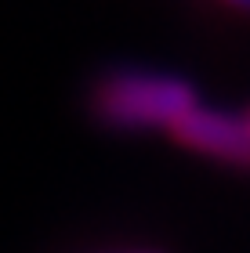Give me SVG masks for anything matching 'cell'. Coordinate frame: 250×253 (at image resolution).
Instances as JSON below:
<instances>
[{"mask_svg":"<svg viewBox=\"0 0 250 253\" xmlns=\"http://www.w3.org/2000/svg\"><path fill=\"white\" fill-rule=\"evenodd\" d=\"M200 105L189 80L167 73H123L105 76L95 87V112L116 130H174L181 116Z\"/></svg>","mask_w":250,"mask_h":253,"instance_id":"1","label":"cell"},{"mask_svg":"<svg viewBox=\"0 0 250 253\" xmlns=\"http://www.w3.org/2000/svg\"><path fill=\"white\" fill-rule=\"evenodd\" d=\"M170 137L207 159L250 170V112L240 116V112L196 105L189 116H181L174 123Z\"/></svg>","mask_w":250,"mask_h":253,"instance_id":"2","label":"cell"},{"mask_svg":"<svg viewBox=\"0 0 250 253\" xmlns=\"http://www.w3.org/2000/svg\"><path fill=\"white\" fill-rule=\"evenodd\" d=\"M221 4H229L236 11H243V15H250V0H221Z\"/></svg>","mask_w":250,"mask_h":253,"instance_id":"3","label":"cell"},{"mask_svg":"<svg viewBox=\"0 0 250 253\" xmlns=\"http://www.w3.org/2000/svg\"><path fill=\"white\" fill-rule=\"evenodd\" d=\"M112 253H163V250H112Z\"/></svg>","mask_w":250,"mask_h":253,"instance_id":"4","label":"cell"}]
</instances>
